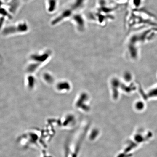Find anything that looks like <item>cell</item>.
Segmentation results:
<instances>
[{
  "instance_id": "cell-1",
  "label": "cell",
  "mask_w": 157,
  "mask_h": 157,
  "mask_svg": "<svg viewBox=\"0 0 157 157\" xmlns=\"http://www.w3.org/2000/svg\"><path fill=\"white\" fill-rule=\"evenodd\" d=\"M125 25L126 31L147 28H157V19L151 13L143 8L128 9L126 14Z\"/></svg>"
},
{
  "instance_id": "cell-2",
  "label": "cell",
  "mask_w": 157,
  "mask_h": 157,
  "mask_svg": "<svg viewBox=\"0 0 157 157\" xmlns=\"http://www.w3.org/2000/svg\"><path fill=\"white\" fill-rule=\"evenodd\" d=\"M145 0H129V9H138L143 8Z\"/></svg>"
},
{
  "instance_id": "cell-3",
  "label": "cell",
  "mask_w": 157,
  "mask_h": 157,
  "mask_svg": "<svg viewBox=\"0 0 157 157\" xmlns=\"http://www.w3.org/2000/svg\"><path fill=\"white\" fill-rule=\"evenodd\" d=\"M71 13L72 11L70 9H67V10L65 11V12L62 13L61 15L59 16L58 17L53 21L52 22V25H56L63 20L64 19L69 17L71 15Z\"/></svg>"
},
{
  "instance_id": "cell-4",
  "label": "cell",
  "mask_w": 157,
  "mask_h": 157,
  "mask_svg": "<svg viewBox=\"0 0 157 157\" xmlns=\"http://www.w3.org/2000/svg\"><path fill=\"white\" fill-rule=\"evenodd\" d=\"M73 19L77 23L78 26L81 28L84 26V21L82 17L79 15H76L73 17Z\"/></svg>"
},
{
  "instance_id": "cell-5",
  "label": "cell",
  "mask_w": 157,
  "mask_h": 157,
  "mask_svg": "<svg viewBox=\"0 0 157 157\" xmlns=\"http://www.w3.org/2000/svg\"><path fill=\"white\" fill-rule=\"evenodd\" d=\"M56 0H49V10L50 12H53L55 10L56 6Z\"/></svg>"
},
{
  "instance_id": "cell-6",
  "label": "cell",
  "mask_w": 157,
  "mask_h": 157,
  "mask_svg": "<svg viewBox=\"0 0 157 157\" xmlns=\"http://www.w3.org/2000/svg\"><path fill=\"white\" fill-rule=\"evenodd\" d=\"M84 0H76L75 1V4H73V9H76L81 7L84 2Z\"/></svg>"
},
{
  "instance_id": "cell-7",
  "label": "cell",
  "mask_w": 157,
  "mask_h": 157,
  "mask_svg": "<svg viewBox=\"0 0 157 157\" xmlns=\"http://www.w3.org/2000/svg\"><path fill=\"white\" fill-rule=\"evenodd\" d=\"M116 1H121L122 3H124V4H128L129 0H116Z\"/></svg>"
}]
</instances>
